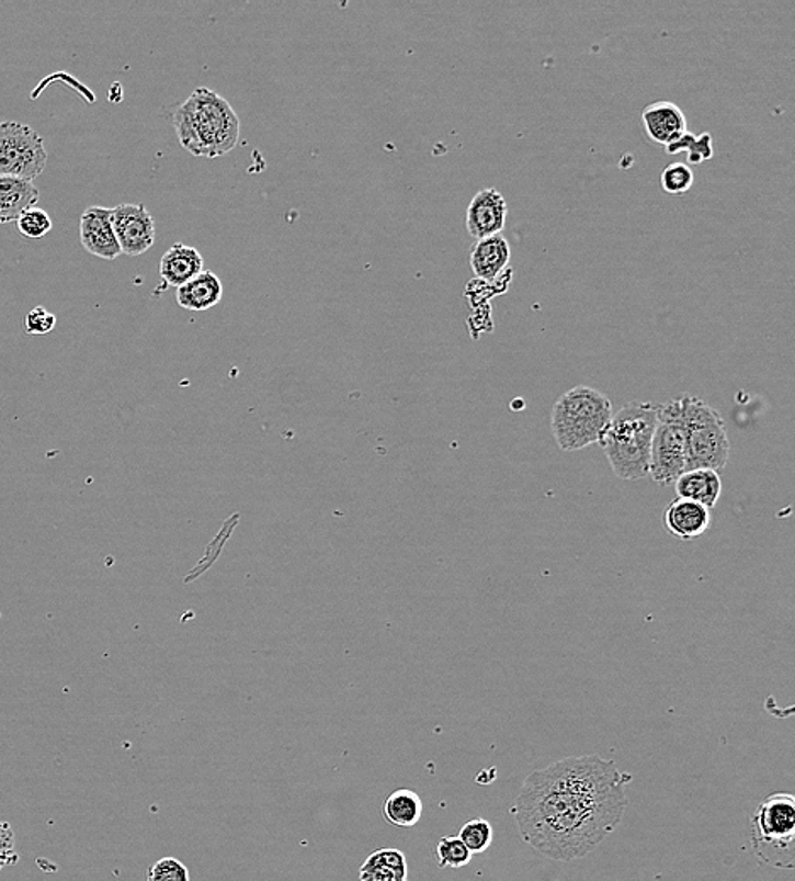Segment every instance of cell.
<instances>
[{
	"mask_svg": "<svg viewBox=\"0 0 795 881\" xmlns=\"http://www.w3.org/2000/svg\"><path fill=\"white\" fill-rule=\"evenodd\" d=\"M629 781L613 759L571 756L533 771L511 814L526 845L568 863L586 858L617 829Z\"/></svg>",
	"mask_w": 795,
	"mask_h": 881,
	"instance_id": "cell-1",
	"label": "cell"
},
{
	"mask_svg": "<svg viewBox=\"0 0 795 881\" xmlns=\"http://www.w3.org/2000/svg\"><path fill=\"white\" fill-rule=\"evenodd\" d=\"M180 145L194 157L219 158L238 145V114L223 95L201 87L173 114Z\"/></svg>",
	"mask_w": 795,
	"mask_h": 881,
	"instance_id": "cell-2",
	"label": "cell"
},
{
	"mask_svg": "<svg viewBox=\"0 0 795 881\" xmlns=\"http://www.w3.org/2000/svg\"><path fill=\"white\" fill-rule=\"evenodd\" d=\"M657 409L650 402H627L613 414L599 438L609 465L621 481H643L650 476Z\"/></svg>",
	"mask_w": 795,
	"mask_h": 881,
	"instance_id": "cell-3",
	"label": "cell"
},
{
	"mask_svg": "<svg viewBox=\"0 0 795 881\" xmlns=\"http://www.w3.org/2000/svg\"><path fill=\"white\" fill-rule=\"evenodd\" d=\"M613 404L586 385L565 392L552 409V432L561 451H580L599 443L613 417Z\"/></svg>",
	"mask_w": 795,
	"mask_h": 881,
	"instance_id": "cell-4",
	"label": "cell"
},
{
	"mask_svg": "<svg viewBox=\"0 0 795 881\" xmlns=\"http://www.w3.org/2000/svg\"><path fill=\"white\" fill-rule=\"evenodd\" d=\"M751 848L762 863L794 868L795 799L791 793L766 797L751 818Z\"/></svg>",
	"mask_w": 795,
	"mask_h": 881,
	"instance_id": "cell-5",
	"label": "cell"
},
{
	"mask_svg": "<svg viewBox=\"0 0 795 881\" xmlns=\"http://www.w3.org/2000/svg\"><path fill=\"white\" fill-rule=\"evenodd\" d=\"M683 420L688 431L689 470H714L719 473L729 462V438L726 422L716 409L694 395L683 394Z\"/></svg>",
	"mask_w": 795,
	"mask_h": 881,
	"instance_id": "cell-6",
	"label": "cell"
},
{
	"mask_svg": "<svg viewBox=\"0 0 795 881\" xmlns=\"http://www.w3.org/2000/svg\"><path fill=\"white\" fill-rule=\"evenodd\" d=\"M688 431L683 420L682 395L657 409V428L651 443L650 476L655 484H675L688 472Z\"/></svg>",
	"mask_w": 795,
	"mask_h": 881,
	"instance_id": "cell-7",
	"label": "cell"
},
{
	"mask_svg": "<svg viewBox=\"0 0 795 881\" xmlns=\"http://www.w3.org/2000/svg\"><path fill=\"white\" fill-rule=\"evenodd\" d=\"M45 142L33 127L18 121H0V176L38 179L46 168Z\"/></svg>",
	"mask_w": 795,
	"mask_h": 881,
	"instance_id": "cell-8",
	"label": "cell"
},
{
	"mask_svg": "<svg viewBox=\"0 0 795 881\" xmlns=\"http://www.w3.org/2000/svg\"><path fill=\"white\" fill-rule=\"evenodd\" d=\"M111 223L121 253L139 257L155 245L157 224L143 204H120L111 208Z\"/></svg>",
	"mask_w": 795,
	"mask_h": 881,
	"instance_id": "cell-9",
	"label": "cell"
},
{
	"mask_svg": "<svg viewBox=\"0 0 795 881\" xmlns=\"http://www.w3.org/2000/svg\"><path fill=\"white\" fill-rule=\"evenodd\" d=\"M508 219V202L497 189L478 190L467 208V231L472 238L501 235Z\"/></svg>",
	"mask_w": 795,
	"mask_h": 881,
	"instance_id": "cell-10",
	"label": "cell"
},
{
	"mask_svg": "<svg viewBox=\"0 0 795 881\" xmlns=\"http://www.w3.org/2000/svg\"><path fill=\"white\" fill-rule=\"evenodd\" d=\"M80 242L90 255L102 260L113 261L123 255L111 223V208L92 205L83 211L80 216Z\"/></svg>",
	"mask_w": 795,
	"mask_h": 881,
	"instance_id": "cell-11",
	"label": "cell"
},
{
	"mask_svg": "<svg viewBox=\"0 0 795 881\" xmlns=\"http://www.w3.org/2000/svg\"><path fill=\"white\" fill-rule=\"evenodd\" d=\"M641 121L648 139L665 148L688 133L685 114L673 102L658 101L646 105L643 109Z\"/></svg>",
	"mask_w": 795,
	"mask_h": 881,
	"instance_id": "cell-12",
	"label": "cell"
},
{
	"mask_svg": "<svg viewBox=\"0 0 795 881\" xmlns=\"http://www.w3.org/2000/svg\"><path fill=\"white\" fill-rule=\"evenodd\" d=\"M665 528L682 541L701 538L711 526V510L691 500L677 499L665 510Z\"/></svg>",
	"mask_w": 795,
	"mask_h": 881,
	"instance_id": "cell-13",
	"label": "cell"
},
{
	"mask_svg": "<svg viewBox=\"0 0 795 881\" xmlns=\"http://www.w3.org/2000/svg\"><path fill=\"white\" fill-rule=\"evenodd\" d=\"M201 272H204V258L194 246L175 242L161 257L160 276L167 285L179 289Z\"/></svg>",
	"mask_w": 795,
	"mask_h": 881,
	"instance_id": "cell-14",
	"label": "cell"
},
{
	"mask_svg": "<svg viewBox=\"0 0 795 881\" xmlns=\"http://www.w3.org/2000/svg\"><path fill=\"white\" fill-rule=\"evenodd\" d=\"M511 261V248L502 235L478 239L470 253V267L475 276L493 282L504 272Z\"/></svg>",
	"mask_w": 795,
	"mask_h": 881,
	"instance_id": "cell-15",
	"label": "cell"
},
{
	"mask_svg": "<svg viewBox=\"0 0 795 881\" xmlns=\"http://www.w3.org/2000/svg\"><path fill=\"white\" fill-rule=\"evenodd\" d=\"M225 294L219 276L211 270H204L197 276L177 289V304L191 313H206L219 304Z\"/></svg>",
	"mask_w": 795,
	"mask_h": 881,
	"instance_id": "cell-16",
	"label": "cell"
},
{
	"mask_svg": "<svg viewBox=\"0 0 795 881\" xmlns=\"http://www.w3.org/2000/svg\"><path fill=\"white\" fill-rule=\"evenodd\" d=\"M673 485L679 499L701 504L709 510L717 506L723 492L719 473L714 470H689Z\"/></svg>",
	"mask_w": 795,
	"mask_h": 881,
	"instance_id": "cell-17",
	"label": "cell"
},
{
	"mask_svg": "<svg viewBox=\"0 0 795 881\" xmlns=\"http://www.w3.org/2000/svg\"><path fill=\"white\" fill-rule=\"evenodd\" d=\"M39 202L38 187L30 180L0 176V224L18 221L27 208Z\"/></svg>",
	"mask_w": 795,
	"mask_h": 881,
	"instance_id": "cell-18",
	"label": "cell"
},
{
	"mask_svg": "<svg viewBox=\"0 0 795 881\" xmlns=\"http://www.w3.org/2000/svg\"><path fill=\"white\" fill-rule=\"evenodd\" d=\"M362 881H408V861L399 849H381L370 855L362 870Z\"/></svg>",
	"mask_w": 795,
	"mask_h": 881,
	"instance_id": "cell-19",
	"label": "cell"
},
{
	"mask_svg": "<svg viewBox=\"0 0 795 881\" xmlns=\"http://www.w3.org/2000/svg\"><path fill=\"white\" fill-rule=\"evenodd\" d=\"M422 811L424 807L421 797L409 789H399L390 793L382 807L385 821L402 829L414 827L421 821Z\"/></svg>",
	"mask_w": 795,
	"mask_h": 881,
	"instance_id": "cell-20",
	"label": "cell"
},
{
	"mask_svg": "<svg viewBox=\"0 0 795 881\" xmlns=\"http://www.w3.org/2000/svg\"><path fill=\"white\" fill-rule=\"evenodd\" d=\"M458 837L472 855H482L492 845L493 829L486 818H474L464 824Z\"/></svg>",
	"mask_w": 795,
	"mask_h": 881,
	"instance_id": "cell-21",
	"label": "cell"
},
{
	"mask_svg": "<svg viewBox=\"0 0 795 881\" xmlns=\"http://www.w3.org/2000/svg\"><path fill=\"white\" fill-rule=\"evenodd\" d=\"M472 852L468 851L467 846L459 840L458 836L441 837L438 843L436 858L438 867L440 868H458L467 867L472 861Z\"/></svg>",
	"mask_w": 795,
	"mask_h": 881,
	"instance_id": "cell-22",
	"label": "cell"
},
{
	"mask_svg": "<svg viewBox=\"0 0 795 881\" xmlns=\"http://www.w3.org/2000/svg\"><path fill=\"white\" fill-rule=\"evenodd\" d=\"M665 194L683 195L694 185V171L688 163H670L660 177Z\"/></svg>",
	"mask_w": 795,
	"mask_h": 881,
	"instance_id": "cell-23",
	"label": "cell"
},
{
	"mask_svg": "<svg viewBox=\"0 0 795 881\" xmlns=\"http://www.w3.org/2000/svg\"><path fill=\"white\" fill-rule=\"evenodd\" d=\"M15 223H18L21 236L27 239L43 238L52 231L53 227L52 217L39 207L27 208L26 213L21 214Z\"/></svg>",
	"mask_w": 795,
	"mask_h": 881,
	"instance_id": "cell-24",
	"label": "cell"
},
{
	"mask_svg": "<svg viewBox=\"0 0 795 881\" xmlns=\"http://www.w3.org/2000/svg\"><path fill=\"white\" fill-rule=\"evenodd\" d=\"M148 881H191L188 867L175 858H161L150 868Z\"/></svg>",
	"mask_w": 795,
	"mask_h": 881,
	"instance_id": "cell-25",
	"label": "cell"
},
{
	"mask_svg": "<svg viewBox=\"0 0 795 881\" xmlns=\"http://www.w3.org/2000/svg\"><path fill=\"white\" fill-rule=\"evenodd\" d=\"M55 326H57V317H55V314L46 310L45 307H42V305L31 309L30 313L26 314V317H24V331H26L27 335H48V332L55 329Z\"/></svg>",
	"mask_w": 795,
	"mask_h": 881,
	"instance_id": "cell-26",
	"label": "cell"
},
{
	"mask_svg": "<svg viewBox=\"0 0 795 881\" xmlns=\"http://www.w3.org/2000/svg\"><path fill=\"white\" fill-rule=\"evenodd\" d=\"M20 861V855L15 851V834L11 824L0 821V863L5 867Z\"/></svg>",
	"mask_w": 795,
	"mask_h": 881,
	"instance_id": "cell-27",
	"label": "cell"
},
{
	"mask_svg": "<svg viewBox=\"0 0 795 881\" xmlns=\"http://www.w3.org/2000/svg\"><path fill=\"white\" fill-rule=\"evenodd\" d=\"M688 155L689 163L701 165L702 161L713 158V136H711L709 133H704L702 136H695L691 148H689Z\"/></svg>",
	"mask_w": 795,
	"mask_h": 881,
	"instance_id": "cell-28",
	"label": "cell"
},
{
	"mask_svg": "<svg viewBox=\"0 0 795 881\" xmlns=\"http://www.w3.org/2000/svg\"><path fill=\"white\" fill-rule=\"evenodd\" d=\"M2 868H4V865L0 863V871H2Z\"/></svg>",
	"mask_w": 795,
	"mask_h": 881,
	"instance_id": "cell-29",
	"label": "cell"
}]
</instances>
